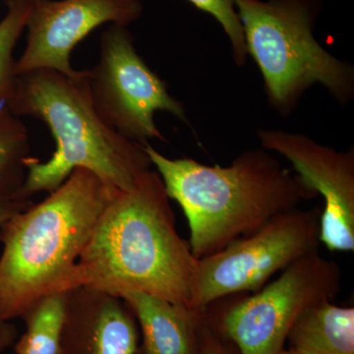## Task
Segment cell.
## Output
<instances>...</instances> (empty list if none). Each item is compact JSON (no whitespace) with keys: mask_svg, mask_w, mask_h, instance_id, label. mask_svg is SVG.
I'll list each match as a JSON object with an SVG mask.
<instances>
[{"mask_svg":"<svg viewBox=\"0 0 354 354\" xmlns=\"http://www.w3.org/2000/svg\"><path fill=\"white\" fill-rule=\"evenodd\" d=\"M78 167L44 201L0 228V319L23 316L39 300L74 290L79 258L113 193Z\"/></svg>","mask_w":354,"mask_h":354,"instance_id":"4","label":"cell"},{"mask_svg":"<svg viewBox=\"0 0 354 354\" xmlns=\"http://www.w3.org/2000/svg\"><path fill=\"white\" fill-rule=\"evenodd\" d=\"M120 298L138 320L142 354H199L208 309L195 310L142 292L124 293Z\"/></svg>","mask_w":354,"mask_h":354,"instance_id":"12","label":"cell"},{"mask_svg":"<svg viewBox=\"0 0 354 354\" xmlns=\"http://www.w3.org/2000/svg\"><path fill=\"white\" fill-rule=\"evenodd\" d=\"M169 200L152 169L115 190L77 263L74 290L142 292L191 308L198 259L177 232Z\"/></svg>","mask_w":354,"mask_h":354,"instance_id":"1","label":"cell"},{"mask_svg":"<svg viewBox=\"0 0 354 354\" xmlns=\"http://www.w3.org/2000/svg\"><path fill=\"white\" fill-rule=\"evenodd\" d=\"M208 309V308H207ZM199 354H232L209 323V310L202 326Z\"/></svg>","mask_w":354,"mask_h":354,"instance_id":"18","label":"cell"},{"mask_svg":"<svg viewBox=\"0 0 354 354\" xmlns=\"http://www.w3.org/2000/svg\"><path fill=\"white\" fill-rule=\"evenodd\" d=\"M66 310L67 292L39 300L23 316L26 330L14 344L16 354H60Z\"/></svg>","mask_w":354,"mask_h":354,"instance_id":"14","label":"cell"},{"mask_svg":"<svg viewBox=\"0 0 354 354\" xmlns=\"http://www.w3.org/2000/svg\"><path fill=\"white\" fill-rule=\"evenodd\" d=\"M322 208H295L257 232L198 260L191 308L205 310L237 293L262 290L272 276L320 245Z\"/></svg>","mask_w":354,"mask_h":354,"instance_id":"6","label":"cell"},{"mask_svg":"<svg viewBox=\"0 0 354 354\" xmlns=\"http://www.w3.org/2000/svg\"><path fill=\"white\" fill-rule=\"evenodd\" d=\"M199 10L209 14L221 26L232 46V57L239 66L245 64L247 50L243 28L239 20L234 0H187Z\"/></svg>","mask_w":354,"mask_h":354,"instance_id":"17","label":"cell"},{"mask_svg":"<svg viewBox=\"0 0 354 354\" xmlns=\"http://www.w3.org/2000/svg\"><path fill=\"white\" fill-rule=\"evenodd\" d=\"M342 288V271L335 261L307 254L252 297L223 310L218 333L234 342L239 354H277L293 324L305 310L332 301Z\"/></svg>","mask_w":354,"mask_h":354,"instance_id":"7","label":"cell"},{"mask_svg":"<svg viewBox=\"0 0 354 354\" xmlns=\"http://www.w3.org/2000/svg\"><path fill=\"white\" fill-rule=\"evenodd\" d=\"M31 199H0V228L7 220L32 204Z\"/></svg>","mask_w":354,"mask_h":354,"instance_id":"19","label":"cell"},{"mask_svg":"<svg viewBox=\"0 0 354 354\" xmlns=\"http://www.w3.org/2000/svg\"><path fill=\"white\" fill-rule=\"evenodd\" d=\"M32 0H7V12L0 20V106L12 95L17 72L14 50L26 29Z\"/></svg>","mask_w":354,"mask_h":354,"instance_id":"16","label":"cell"},{"mask_svg":"<svg viewBox=\"0 0 354 354\" xmlns=\"http://www.w3.org/2000/svg\"><path fill=\"white\" fill-rule=\"evenodd\" d=\"M6 106L18 118L31 116L46 123L57 145L46 162L28 158L17 199L53 192L78 167L118 190L131 187L140 174L151 169L145 144L125 138L97 113L88 70L71 76L51 69L20 74Z\"/></svg>","mask_w":354,"mask_h":354,"instance_id":"3","label":"cell"},{"mask_svg":"<svg viewBox=\"0 0 354 354\" xmlns=\"http://www.w3.org/2000/svg\"><path fill=\"white\" fill-rule=\"evenodd\" d=\"M18 339V330L11 321L0 319V353L14 346Z\"/></svg>","mask_w":354,"mask_h":354,"instance_id":"20","label":"cell"},{"mask_svg":"<svg viewBox=\"0 0 354 354\" xmlns=\"http://www.w3.org/2000/svg\"><path fill=\"white\" fill-rule=\"evenodd\" d=\"M277 354H302V353H298V351H295V349H293V348H290L288 349H286L285 348H283V349H281V351H279V353Z\"/></svg>","mask_w":354,"mask_h":354,"instance_id":"21","label":"cell"},{"mask_svg":"<svg viewBox=\"0 0 354 354\" xmlns=\"http://www.w3.org/2000/svg\"><path fill=\"white\" fill-rule=\"evenodd\" d=\"M261 146L285 157L302 181L324 198L320 241L330 251H354V150L339 152L301 133L262 129Z\"/></svg>","mask_w":354,"mask_h":354,"instance_id":"9","label":"cell"},{"mask_svg":"<svg viewBox=\"0 0 354 354\" xmlns=\"http://www.w3.org/2000/svg\"><path fill=\"white\" fill-rule=\"evenodd\" d=\"M286 341L302 354H354V308L313 305L298 317Z\"/></svg>","mask_w":354,"mask_h":354,"instance_id":"13","label":"cell"},{"mask_svg":"<svg viewBox=\"0 0 354 354\" xmlns=\"http://www.w3.org/2000/svg\"><path fill=\"white\" fill-rule=\"evenodd\" d=\"M145 150L169 199L187 218L191 251L198 260L318 195L264 148L247 150L225 167L192 158L172 160L150 144Z\"/></svg>","mask_w":354,"mask_h":354,"instance_id":"2","label":"cell"},{"mask_svg":"<svg viewBox=\"0 0 354 354\" xmlns=\"http://www.w3.org/2000/svg\"><path fill=\"white\" fill-rule=\"evenodd\" d=\"M30 156L27 127L6 104L0 106V199H17Z\"/></svg>","mask_w":354,"mask_h":354,"instance_id":"15","label":"cell"},{"mask_svg":"<svg viewBox=\"0 0 354 354\" xmlns=\"http://www.w3.org/2000/svg\"><path fill=\"white\" fill-rule=\"evenodd\" d=\"M142 13L139 0H32L27 44L16 60L17 75L35 69L75 75L70 55L77 44L102 24L127 27Z\"/></svg>","mask_w":354,"mask_h":354,"instance_id":"10","label":"cell"},{"mask_svg":"<svg viewBox=\"0 0 354 354\" xmlns=\"http://www.w3.org/2000/svg\"><path fill=\"white\" fill-rule=\"evenodd\" d=\"M60 354H138L135 317L124 300L85 286L68 291Z\"/></svg>","mask_w":354,"mask_h":354,"instance_id":"11","label":"cell"},{"mask_svg":"<svg viewBox=\"0 0 354 354\" xmlns=\"http://www.w3.org/2000/svg\"><path fill=\"white\" fill-rule=\"evenodd\" d=\"M247 55L257 64L270 104L288 114L305 91L320 84L337 102L354 95V70L314 36L312 0H234Z\"/></svg>","mask_w":354,"mask_h":354,"instance_id":"5","label":"cell"},{"mask_svg":"<svg viewBox=\"0 0 354 354\" xmlns=\"http://www.w3.org/2000/svg\"><path fill=\"white\" fill-rule=\"evenodd\" d=\"M88 84L102 120L132 141L164 140L155 122L157 111L187 122L181 102L137 53L127 26L111 24L102 32L99 62L88 69Z\"/></svg>","mask_w":354,"mask_h":354,"instance_id":"8","label":"cell"}]
</instances>
